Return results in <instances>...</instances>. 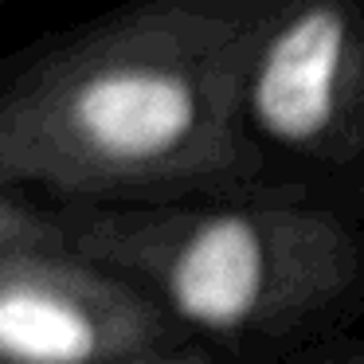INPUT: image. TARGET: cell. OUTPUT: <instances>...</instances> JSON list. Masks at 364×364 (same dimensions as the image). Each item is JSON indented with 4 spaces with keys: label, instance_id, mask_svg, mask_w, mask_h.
Returning a JSON list of instances; mask_svg holds the SVG:
<instances>
[{
    "label": "cell",
    "instance_id": "cell-4",
    "mask_svg": "<svg viewBox=\"0 0 364 364\" xmlns=\"http://www.w3.org/2000/svg\"><path fill=\"white\" fill-rule=\"evenodd\" d=\"M353 16L341 0H301L274 20L247 82V118L270 141L314 149L333 134L353 75Z\"/></svg>",
    "mask_w": 364,
    "mask_h": 364
},
{
    "label": "cell",
    "instance_id": "cell-6",
    "mask_svg": "<svg viewBox=\"0 0 364 364\" xmlns=\"http://www.w3.org/2000/svg\"><path fill=\"white\" fill-rule=\"evenodd\" d=\"M333 364H364V345H360V348H353V353H345L341 360H333Z\"/></svg>",
    "mask_w": 364,
    "mask_h": 364
},
{
    "label": "cell",
    "instance_id": "cell-1",
    "mask_svg": "<svg viewBox=\"0 0 364 364\" xmlns=\"http://www.w3.org/2000/svg\"><path fill=\"white\" fill-rule=\"evenodd\" d=\"M278 16V0H145L43 51L0 98L4 188L71 204L235 188L255 165L239 114Z\"/></svg>",
    "mask_w": 364,
    "mask_h": 364
},
{
    "label": "cell",
    "instance_id": "cell-2",
    "mask_svg": "<svg viewBox=\"0 0 364 364\" xmlns=\"http://www.w3.org/2000/svg\"><path fill=\"white\" fill-rule=\"evenodd\" d=\"M32 215L59 247L208 333L290 321L337 298L356 270L341 223L282 204H67Z\"/></svg>",
    "mask_w": 364,
    "mask_h": 364
},
{
    "label": "cell",
    "instance_id": "cell-3",
    "mask_svg": "<svg viewBox=\"0 0 364 364\" xmlns=\"http://www.w3.org/2000/svg\"><path fill=\"white\" fill-rule=\"evenodd\" d=\"M168 309L59 247L16 192L0 204V364H129L176 353Z\"/></svg>",
    "mask_w": 364,
    "mask_h": 364
},
{
    "label": "cell",
    "instance_id": "cell-5",
    "mask_svg": "<svg viewBox=\"0 0 364 364\" xmlns=\"http://www.w3.org/2000/svg\"><path fill=\"white\" fill-rule=\"evenodd\" d=\"M129 364H212L204 353H184V348H176V353H161V356H145V360H129Z\"/></svg>",
    "mask_w": 364,
    "mask_h": 364
}]
</instances>
